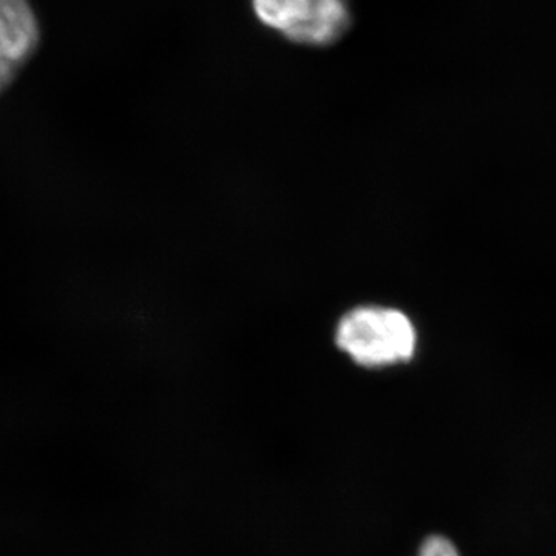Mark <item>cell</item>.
Returning a JSON list of instances; mask_svg holds the SVG:
<instances>
[{"mask_svg":"<svg viewBox=\"0 0 556 556\" xmlns=\"http://www.w3.org/2000/svg\"><path fill=\"white\" fill-rule=\"evenodd\" d=\"M336 343L358 367H396L415 356L417 331L402 311L358 306L340 318Z\"/></svg>","mask_w":556,"mask_h":556,"instance_id":"6da1fadb","label":"cell"},{"mask_svg":"<svg viewBox=\"0 0 556 556\" xmlns=\"http://www.w3.org/2000/svg\"><path fill=\"white\" fill-rule=\"evenodd\" d=\"M266 27L305 46H328L350 25L348 0H252Z\"/></svg>","mask_w":556,"mask_h":556,"instance_id":"7a4b0ae2","label":"cell"},{"mask_svg":"<svg viewBox=\"0 0 556 556\" xmlns=\"http://www.w3.org/2000/svg\"><path fill=\"white\" fill-rule=\"evenodd\" d=\"M39 43V24L28 0H0V93L9 89Z\"/></svg>","mask_w":556,"mask_h":556,"instance_id":"3957f363","label":"cell"},{"mask_svg":"<svg viewBox=\"0 0 556 556\" xmlns=\"http://www.w3.org/2000/svg\"><path fill=\"white\" fill-rule=\"evenodd\" d=\"M413 556H466V554L455 538L444 532H433L419 541Z\"/></svg>","mask_w":556,"mask_h":556,"instance_id":"277c9868","label":"cell"}]
</instances>
